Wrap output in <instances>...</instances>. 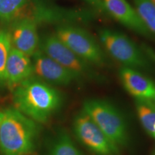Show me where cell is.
<instances>
[{
  "label": "cell",
  "mask_w": 155,
  "mask_h": 155,
  "mask_svg": "<svg viewBox=\"0 0 155 155\" xmlns=\"http://www.w3.org/2000/svg\"><path fill=\"white\" fill-rule=\"evenodd\" d=\"M56 35L75 55L89 64L101 66L106 63L105 54L99 44L86 30L73 25H62Z\"/></svg>",
  "instance_id": "obj_5"
},
{
  "label": "cell",
  "mask_w": 155,
  "mask_h": 155,
  "mask_svg": "<svg viewBox=\"0 0 155 155\" xmlns=\"http://www.w3.org/2000/svg\"><path fill=\"white\" fill-rule=\"evenodd\" d=\"M49 155H81V153L68 134L62 133L54 141Z\"/></svg>",
  "instance_id": "obj_15"
},
{
  "label": "cell",
  "mask_w": 155,
  "mask_h": 155,
  "mask_svg": "<svg viewBox=\"0 0 155 155\" xmlns=\"http://www.w3.org/2000/svg\"><path fill=\"white\" fill-rule=\"evenodd\" d=\"M135 9L151 33L155 35V6L150 0H134Z\"/></svg>",
  "instance_id": "obj_14"
},
{
  "label": "cell",
  "mask_w": 155,
  "mask_h": 155,
  "mask_svg": "<svg viewBox=\"0 0 155 155\" xmlns=\"http://www.w3.org/2000/svg\"><path fill=\"white\" fill-rule=\"evenodd\" d=\"M152 101H154V102L155 103V98H154V99H153Z\"/></svg>",
  "instance_id": "obj_21"
},
{
  "label": "cell",
  "mask_w": 155,
  "mask_h": 155,
  "mask_svg": "<svg viewBox=\"0 0 155 155\" xmlns=\"http://www.w3.org/2000/svg\"><path fill=\"white\" fill-rule=\"evenodd\" d=\"M106 11L116 20L134 32L146 38H152L148 30L136 9L127 0H103Z\"/></svg>",
  "instance_id": "obj_9"
},
{
  "label": "cell",
  "mask_w": 155,
  "mask_h": 155,
  "mask_svg": "<svg viewBox=\"0 0 155 155\" xmlns=\"http://www.w3.org/2000/svg\"><path fill=\"white\" fill-rule=\"evenodd\" d=\"M154 137H155V132H154Z\"/></svg>",
  "instance_id": "obj_22"
},
{
  "label": "cell",
  "mask_w": 155,
  "mask_h": 155,
  "mask_svg": "<svg viewBox=\"0 0 155 155\" xmlns=\"http://www.w3.org/2000/svg\"><path fill=\"white\" fill-rule=\"evenodd\" d=\"M152 155H155V151H154V152H153V153H152Z\"/></svg>",
  "instance_id": "obj_20"
},
{
  "label": "cell",
  "mask_w": 155,
  "mask_h": 155,
  "mask_svg": "<svg viewBox=\"0 0 155 155\" xmlns=\"http://www.w3.org/2000/svg\"><path fill=\"white\" fill-rule=\"evenodd\" d=\"M41 50L60 65L76 73L82 78L95 79L97 77L90 64L75 55L56 35H48L43 39Z\"/></svg>",
  "instance_id": "obj_7"
},
{
  "label": "cell",
  "mask_w": 155,
  "mask_h": 155,
  "mask_svg": "<svg viewBox=\"0 0 155 155\" xmlns=\"http://www.w3.org/2000/svg\"><path fill=\"white\" fill-rule=\"evenodd\" d=\"M11 48L12 40L9 32L0 30V83L6 82V64Z\"/></svg>",
  "instance_id": "obj_17"
},
{
  "label": "cell",
  "mask_w": 155,
  "mask_h": 155,
  "mask_svg": "<svg viewBox=\"0 0 155 155\" xmlns=\"http://www.w3.org/2000/svg\"><path fill=\"white\" fill-rule=\"evenodd\" d=\"M29 0H0V19L9 22L17 16Z\"/></svg>",
  "instance_id": "obj_16"
},
{
  "label": "cell",
  "mask_w": 155,
  "mask_h": 155,
  "mask_svg": "<svg viewBox=\"0 0 155 155\" xmlns=\"http://www.w3.org/2000/svg\"><path fill=\"white\" fill-rule=\"evenodd\" d=\"M9 34L13 48L26 55L30 57L38 50L39 37L36 22L33 19L23 18L16 21Z\"/></svg>",
  "instance_id": "obj_10"
},
{
  "label": "cell",
  "mask_w": 155,
  "mask_h": 155,
  "mask_svg": "<svg viewBox=\"0 0 155 155\" xmlns=\"http://www.w3.org/2000/svg\"><path fill=\"white\" fill-rule=\"evenodd\" d=\"M136 107L141 125L154 137L155 132V103L152 100L136 98Z\"/></svg>",
  "instance_id": "obj_13"
},
{
  "label": "cell",
  "mask_w": 155,
  "mask_h": 155,
  "mask_svg": "<svg viewBox=\"0 0 155 155\" xmlns=\"http://www.w3.org/2000/svg\"><path fill=\"white\" fill-rule=\"evenodd\" d=\"M33 73V64L30 57L12 48L6 64V81L9 86H17L30 78Z\"/></svg>",
  "instance_id": "obj_12"
},
{
  "label": "cell",
  "mask_w": 155,
  "mask_h": 155,
  "mask_svg": "<svg viewBox=\"0 0 155 155\" xmlns=\"http://www.w3.org/2000/svg\"><path fill=\"white\" fill-rule=\"evenodd\" d=\"M84 1L90 4L91 5L94 6L95 8L98 9V10L106 12L104 2H103V0H84Z\"/></svg>",
  "instance_id": "obj_18"
},
{
  "label": "cell",
  "mask_w": 155,
  "mask_h": 155,
  "mask_svg": "<svg viewBox=\"0 0 155 155\" xmlns=\"http://www.w3.org/2000/svg\"><path fill=\"white\" fill-rule=\"evenodd\" d=\"M38 127L15 108L0 109V149L4 155H26L34 150Z\"/></svg>",
  "instance_id": "obj_2"
},
{
  "label": "cell",
  "mask_w": 155,
  "mask_h": 155,
  "mask_svg": "<svg viewBox=\"0 0 155 155\" xmlns=\"http://www.w3.org/2000/svg\"><path fill=\"white\" fill-rule=\"evenodd\" d=\"M150 1H151V2H152V4H153V5H154L155 6V0H150Z\"/></svg>",
  "instance_id": "obj_19"
},
{
  "label": "cell",
  "mask_w": 155,
  "mask_h": 155,
  "mask_svg": "<svg viewBox=\"0 0 155 155\" xmlns=\"http://www.w3.org/2000/svg\"><path fill=\"white\" fill-rule=\"evenodd\" d=\"M83 109L119 148L128 144L127 123L119 110L111 103L101 99H88L83 103Z\"/></svg>",
  "instance_id": "obj_3"
},
{
  "label": "cell",
  "mask_w": 155,
  "mask_h": 155,
  "mask_svg": "<svg viewBox=\"0 0 155 155\" xmlns=\"http://www.w3.org/2000/svg\"><path fill=\"white\" fill-rule=\"evenodd\" d=\"M100 40L107 52L124 67L148 71L150 62L140 48L125 35L108 29L100 32Z\"/></svg>",
  "instance_id": "obj_4"
},
{
  "label": "cell",
  "mask_w": 155,
  "mask_h": 155,
  "mask_svg": "<svg viewBox=\"0 0 155 155\" xmlns=\"http://www.w3.org/2000/svg\"><path fill=\"white\" fill-rule=\"evenodd\" d=\"M34 73L42 80L52 84L67 86L82 78L38 50L32 55Z\"/></svg>",
  "instance_id": "obj_8"
},
{
  "label": "cell",
  "mask_w": 155,
  "mask_h": 155,
  "mask_svg": "<svg viewBox=\"0 0 155 155\" xmlns=\"http://www.w3.org/2000/svg\"><path fill=\"white\" fill-rule=\"evenodd\" d=\"M119 75L124 87L134 98L150 100L155 98V83L139 71L124 66Z\"/></svg>",
  "instance_id": "obj_11"
},
{
  "label": "cell",
  "mask_w": 155,
  "mask_h": 155,
  "mask_svg": "<svg viewBox=\"0 0 155 155\" xmlns=\"http://www.w3.org/2000/svg\"><path fill=\"white\" fill-rule=\"evenodd\" d=\"M73 130L78 139L95 154L119 155V147L110 140L83 109L75 116Z\"/></svg>",
  "instance_id": "obj_6"
},
{
  "label": "cell",
  "mask_w": 155,
  "mask_h": 155,
  "mask_svg": "<svg viewBox=\"0 0 155 155\" xmlns=\"http://www.w3.org/2000/svg\"><path fill=\"white\" fill-rule=\"evenodd\" d=\"M13 102L21 113L35 121L45 123L60 108L62 97L46 83L30 78L15 86Z\"/></svg>",
  "instance_id": "obj_1"
}]
</instances>
